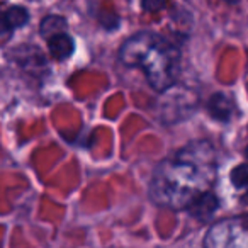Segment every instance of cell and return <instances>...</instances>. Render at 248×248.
Instances as JSON below:
<instances>
[{
    "mask_svg": "<svg viewBox=\"0 0 248 248\" xmlns=\"http://www.w3.org/2000/svg\"><path fill=\"white\" fill-rule=\"evenodd\" d=\"M216 179V152L207 141H192L155 167L150 179L152 202L167 209H187Z\"/></svg>",
    "mask_w": 248,
    "mask_h": 248,
    "instance_id": "6da1fadb",
    "label": "cell"
},
{
    "mask_svg": "<svg viewBox=\"0 0 248 248\" xmlns=\"http://www.w3.org/2000/svg\"><path fill=\"white\" fill-rule=\"evenodd\" d=\"M119 62L129 68L143 70L156 92L175 85L180 68V51L172 41L153 31H140L129 36L119 48Z\"/></svg>",
    "mask_w": 248,
    "mask_h": 248,
    "instance_id": "7a4b0ae2",
    "label": "cell"
},
{
    "mask_svg": "<svg viewBox=\"0 0 248 248\" xmlns=\"http://www.w3.org/2000/svg\"><path fill=\"white\" fill-rule=\"evenodd\" d=\"M202 245L204 248H248V214L214 223Z\"/></svg>",
    "mask_w": 248,
    "mask_h": 248,
    "instance_id": "3957f363",
    "label": "cell"
},
{
    "mask_svg": "<svg viewBox=\"0 0 248 248\" xmlns=\"http://www.w3.org/2000/svg\"><path fill=\"white\" fill-rule=\"evenodd\" d=\"M162 102H160V119L165 124L179 123L184 117L190 116L194 107L197 106V97L190 90H180L172 85L162 92Z\"/></svg>",
    "mask_w": 248,
    "mask_h": 248,
    "instance_id": "277c9868",
    "label": "cell"
},
{
    "mask_svg": "<svg viewBox=\"0 0 248 248\" xmlns=\"http://www.w3.org/2000/svg\"><path fill=\"white\" fill-rule=\"evenodd\" d=\"M29 22V11L21 5L0 4V45H5L19 28Z\"/></svg>",
    "mask_w": 248,
    "mask_h": 248,
    "instance_id": "5b68a950",
    "label": "cell"
},
{
    "mask_svg": "<svg viewBox=\"0 0 248 248\" xmlns=\"http://www.w3.org/2000/svg\"><path fill=\"white\" fill-rule=\"evenodd\" d=\"M46 43H48L49 55L55 62H65L75 51V41L66 31L51 36L49 39H46Z\"/></svg>",
    "mask_w": 248,
    "mask_h": 248,
    "instance_id": "8992f818",
    "label": "cell"
},
{
    "mask_svg": "<svg viewBox=\"0 0 248 248\" xmlns=\"http://www.w3.org/2000/svg\"><path fill=\"white\" fill-rule=\"evenodd\" d=\"M216 209H217V197L211 190H207L202 196H199L187 207L189 214L192 217H196L197 221H209L214 216Z\"/></svg>",
    "mask_w": 248,
    "mask_h": 248,
    "instance_id": "52a82bcc",
    "label": "cell"
},
{
    "mask_svg": "<svg viewBox=\"0 0 248 248\" xmlns=\"http://www.w3.org/2000/svg\"><path fill=\"white\" fill-rule=\"evenodd\" d=\"M234 109L236 107H234L233 99L226 93H214L207 102V110H209L211 117L217 121H224V123L233 117Z\"/></svg>",
    "mask_w": 248,
    "mask_h": 248,
    "instance_id": "ba28073f",
    "label": "cell"
},
{
    "mask_svg": "<svg viewBox=\"0 0 248 248\" xmlns=\"http://www.w3.org/2000/svg\"><path fill=\"white\" fill-rule=\"evenodd\" d=\"M231 186L238 190L240 194V202L248 206V163H241V165L234 167L230 173Z\"/></svg>",
    "mask_w": 248,
    "mask_h": 248,
    "instance_id": "9c48e42d",
    "label": "cell"
},
{
    "mask_svg": "<svg viewBox=\"0 0 248 248\" xmlns=\"http://www.w3.org/2000/svg\"><path fill=\"white\" fill-rule=\"evenodd\" d=\"M68 29V22L63 16H46L45 19L39 24V34L45 39H49L51 36L60 34V32H65Z\"/></svg>",
    "mask_w": 248,
    "mask_h": 248,
    "instance_id": "30bf717a",
    "label": "cell"
},
{
    "mask_svg": "<svg viewBox=\"0 0 248 248\" xmlns=\"http://www.w3.org/2000/svg\"><path fill=\"white\" fill-rule=\"evenodd\" d=\"M141 7L146 12H156L163 7V0H141Z\"/></svg>",
    "mask_w": 248,
    "mask_h": 248,
    "instance_id": "8fae6325",
    "label": "cell"
},
{
    "mask_svg": "<svg viewBox=\"0 0 248 248\" xmlns=\"http://www.w3.org/2000/svg\"><path fill=\"white\" fill-rule=\"evenodd\" d=\"M243 152H245V155H247V158H248V126H247V140H245V148H243Z\"/></svg>",
    "mask_w": 248,
    "mask_h": 248,
    "instance_id": "7c38bea8",
    "label": "cell"
}]
</instances>
